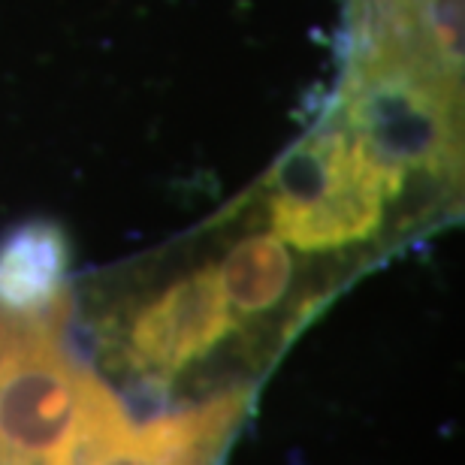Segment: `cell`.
Masks as SVG:
<instances>
[{
    "label": "cell",
    "instance_id": "cell-1",
    "mask_svg": "<svg viewBox=\"0 0 465 465\" xmlns=\"http://www.w3.org/2000/svg\"><path fill=\"white\" fill-rule=\"evenodd\" d=\"M239 330L215 269L197 266L173 278L161 293L139 305L121 341L127 366L152 384H166Z\"/></svg>",
    "mask_w": 465,
    "mask_h": 465
},
{
    "label": "cell",
    "instance_id": "cell-2",
    "mask_svg": "<svg viewBox=\"0 0 465 465\" xmlns=\"http://www.w3.org/2000/svg\"><path fill=\"white\" fill-rule=\"evenodd\" d=\"M245 405V393H224L143 426L127 423L85 465H215Z\"/></svg>",
    "mask_w": 465,
    "mask_h": 465
},
{
    "label": "cell",
    "instance_id": "cell-3",
    "mask_svg": "<svg viewBox=\"0 0 465 465\" xmlns=\"http://www.w3.org/2000/svg\"><path fill=\"white\" fill-rule=\"evenodd\" d=\"M215 278L224 291L232 318L257 321L272 314L287 300L296 282V260L291 248L272 232H248L224 248L215 263Z\"/></svg>",
    "mask_w": 465,
    "mask_h": 465
},
{
    "label": "cell",
    "instance_id": "cell-4",
    "mask_svg": "<svg viewBox=\"0 0 465 465\" xmlns=\"http://www.w3.org/2000/svg\"><path fill=\"white\" fill-rule=\"evenodd\" d=\"M67 278V245L49 224L22 227L0 245V302L45 309L58 302Z\"/></svg>",
    "mask_w": 465,
    "mask_h": 465
},
{
    "label": "cell",
    "instance_id": "cell-5",
    "mask_svg": "<svg viewBox=\"0 0 465 465\" xmlns=\"http://www.w3.org/2000/svg\"><path fill=\"white\" fill-rule=\"evenodd\" d=\"M25 309H13V305L0 302V353H4L6 341L13 339V332L18 327V318H22Z\"/></svg>",
    "mask_w": 465,
    "mask_h": 465
}]
</instances>
